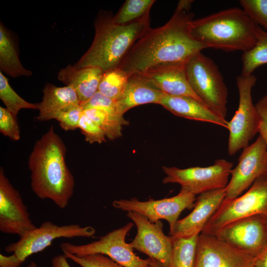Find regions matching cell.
<instances>
[{
	"label": "cell",
	"mask_w": 267,
	"mask_h": 267,
	"mask_svg": "<svg viewBox=\"0 0 267 267\" xmlns=\"http://www.w3.org/2000/svg\"><path fill=\"white\" fill-rule=\"evenodd\" d=\"M225 188L209 191L199 195L193 209L187 216L178 220L170 233L172 239L199 235L221 205Z\"/></svg>",
	"instance_id": "e0dca14e"
},
{
	"label": "cell",
	"mask_w": 267,
	"mask_h": 267,
	"mask_svg": "<svg viewBox=\"0 0 267 267\" xmlns=\"http://www.w3.org/2000/svg\"><path fill=\"white\" fill-rule=\"evenodd\" d=\"M239 3L250 18L267 32V0H240Z\"/></svg>",
	"instance_id": "f546056e"
},
{
	"label": "cell",
	"mask_w": 267,
	"mask_h": 267,
	"mask_svg": "<svg viewBox=\"0 0 267 267\" xmlns=\"http://www.w3.org/2000/svg\"><path fill=\"white\" fill-rule=\"evenodd\" d=\"M27 267H39L34 262H31Z\"/></svg>",
	"instance_id": "b9f144b4"
},
{
	"label": "cell",
	"mask_w": 267,
	"mask_h": 267,
	"mask_svg": "<svg viewBox=\"0 0 267 267\" xmlns=\"http://www.w3.org/2000/svg\"><path fill=\"white\" fill-rule=\"evenodd\" d=\"M255 267H267V245L255 258Z\"/></svg>",
	"instance_id": "f35d334b"
},
{
	"label": "cell",
	"mask_w": 267,
	"mask_h": 267,
	"mask_svg": "<svg viewBox=\"0 0 267 267\" xmlns=\"http://www.w3.org/2000/svg\"><path fill=\"white\" fill-rule=\"evenodd\" d=\"M0 69L12 78L32 74L21 64L14 39L2 22L0 24Z\"/></svg>",
	"instance_id": "603a6c76"
},
{
	"label": "cell",
	"mask_w": 267,
	"mask_h": 267,
	"mask_svg": "<svg viewBox=\"0 0 267 267\" xmlns=\"http://www.w3.org/2000/svg\"><path fill=\"white\" fill-rule=\"evenodd\" d=\"M185 69L195 94L214 114L226 120L228 89L214 60L199 52L185 61Z\"/></svg>",
	"instance_id": "5b68a950"
},
{
	"label": "cell",
	"mask_w": 267,
	"mask_h": 267,
	"mask_svg": "<svg viewBox=\"0 0 267 267\" xmlns=\"http://www.w3.org/2000/svg\"><path fill=\"white\" fill-rule=\"evenodd\" d=\"M192 12L176 8L163 26L150 28L133 44L118 68L129 76L143 73L160 64L185 62L207 47L193 39L188 28Z\"/></svg>",
	"instance_id": "6da1fadb"
},
{
	"label": "cell",
	"mask_w": 267,
	"mask_h": 267,
	"mask_svg": "<svg viewBox=\"0 0 267 267\" xmlns=\"http://www.w3.org/2000/svg\"><path fill=\"white\" fill-rule=\"evenodd\" d=\"M103 72L96 67L78 68L70 64L59 71L57 79L75 89L81 105L98 91Z\"/></svg>",
	"instance_id": "d6986e66"
},
{
	"label": "cell",
	"mask_w": 267,
	"mask_h": 267,
	"mask_svg": "<svg viewBox=\"0 0 267 267\" xmlns=\"http://www.w3.org/2000/svg\"><path fill=\"white\" fill-rule=\"evenodd\" d=\"M78 129L89 143H101L106 141V137L100 127L88 117L83 112L80 118Z\"/></svg>",
	"instance_id": "d6a6232c"
},
{
	"label": "cell",
	"mask_w": 267,
	"mask_h": 267,
	"mask_svg": "<svg viewBox=\"0 0 267 267\" xmlns=\"http://www.w3.org/2000/svg\"><path fill=\"white\" fill-rule=\"evenodd\" d=\"M191 0H181L178 2L177 9L189 12V9L191 7V4L193 2Z\"/></svg>",
	"instance_id": "ab89813d"
},
{
	"label": "cell",
	"mask_w": 267,
	"mask_h": 267,
	"mask_svg": "<svg viewBox=\"0 0 267 267\" xmlns=\"http://www.w3.org/2000/svg\"><path fill=\"white\" fill-rule=\"evenodd\" d=\"M154 0H127L113 16L114 21L127 24L135 21L149 13Z\"/></svg>",
	"instance_id": "83f0119b"
},
{
	"label": "cell",
	"mask_w": 267,
	"mask_h": 267,
	"mask_svg": "<svg viewBox=\"0 0 267 267\" xmlns=\"http://www.w3.org/2000/svg\"><path fill=\"white\" fill-rule=\"evenodd\" d=\"M148 267H165L158 261L148 258Z\"/></svg>",
	"instance_id": "60d3db41"
},
{
	"label": "cell",
	"mask_w": 267,
	"mask_h": 267,
	"mask_svg": "<svg viewBox=\"0 0 267 267\" xmlns=\"http://www.w3.org/2000/svg\"><path fill=\"white\" fill-rule=\"evenodd\" d=\"M257 40L249 51L243 52L241 75H250L258 67L267 64V32L259 26L257 32Z\"/></svg>",
	"instance_id": "cb8c5ba5"
},
{
	"label": "cell",
	"mask_w": 267,
	"mask_h": 267,
	"mask_svg": "<svg viewBox=\"0 0 267 267\" xmlns=\"http://www.w3.org/2000/svg\"><path fill=\"white\" fill-rule=\"evenodd\" d=\"M0 132L13 141H18L20 137L17 117L2 106H0Z\"/></svg>",
	"instance_id": "836d02e7"
},
{
	"label": "cell",
	"mask_w": 267,
	"mask_h": 267,
	"mask_svg": "<svg viewBox=\"0 0 267 267\" xmlns=\"http://www.w3.org/2000/svg\"><path fill=\"white\" fill-rule=\"evenodd\" d=\"M83 112V108L80 105L60 112L54 119L59 122L60 127L64 130H75L78 128Z\"/></svg>",
	"instance_id": "e575fe53"
},
{
	"label": "cell",
	"mask_w": 267,
	"mask_h": 267,
	"mask_svg": "<svg viewBox=\"0 0 267 267\" xmlns=\"http://www.w3.org/2000/svg\"><path fill=\"white\" fill-rule=\"evenodd\" d=\"M0 98L5 108L16 117L22 109H38V108L37 103L28 102L15 92L1 71H0Z\"/></svg>",
	"instance_id": "f1b7e54d"
},
{
	"label": "cell",
	"mask_w": 267,
	"mask_h": 267,
	"mask_svg": "<svg viewBox=\"0 0 267 267\" xmlns=\"http://www.w3.org/2000/svg\"><path fill=\"white\" fill-rule=\"evenodd\" d=\"M129 75L117 67L103 72L98 91L115 100H119L125 91Z\"/></svg>",
	"instance_id": "4316f807"
},
{
	"label": "cell",
	"mask_w": 267,
	"mask_h": 267,
	"mask_svg": "<svg viewBox=\"0 0 267 267\" xmlns=\"http://www.w3.org/2000/svg\"><path fill=\"white\" fill-rule=\"evenodd\" d=\"M239 92V104L234 116L228 122V153L233 155L247 146L259 133L260 117L253 104L251 91L257 78L253 74L240 75L236 78Z\"/></svg>",
	"instance_id": "8992f818"
},
{
	"label": "cell",
	"mask_w": 267,
	"mask_h": 267,
	"mask_svg": "<svg viewBox=\"0 0 267 267\" xmlns=\"http://www.w3.org/2000/svg\"><path fill=\"white\" fill-rule=\"evenodd\" d=\"M67 259L64 254L55 256L52 259L51 267H71Z\"/></svg>",
	"instance_id": "74e56055"
},
{
	"label": "cell",
	"mask_w": 267,
	"mask_h": 267,
	"mask_svg": "<svg viewBox=\"0 0 267 267\" xmlns=\"http://www.w3.org/2000/svg\"><path fill=\"white\" fill-rule=\"evenodd\" d=\"M83 113L100 127L110 140L120 137L123 127L129 124L123 117H117L96 108L83 109Z\"/></svg>",
	"instance_id": "d4e9b609"
},
{
	"label": "cell",
	"mask_w": 267,
	"mask_h": 267,
	"mask_svg": "<svg viewBox=\"0 0 267 267\" xmlns=\"http://www.w3.org/2000/svg\"><path fill=\"white\" fill-rule=\"evenodd\" d=\"M185 62L160 64L138 74L165 94L190 97L205 105L190 86L186 75Z\"/></svg>",
	"instance_id": "ac0fdd59"
},
{
	"label": "cell",
	"mask_w": 267,
	"mask_h": 267,
	"mask_svg": "<svg viewBox=\"0 0 267 267\" xmlns=\"http://www.w3.org/2000/svg\"><path fill=\"white\" fill-rule=\"evenodd\" d=\"M258 27L243 9L231 8L193 20L188 31L207 48L243 53L255 45Z\"/></svg>",
	"instance_id": "277c9868"
},
{
	"label": "cell",
	"mask_w": 267,
	"mask_h": 267,
	"mask_svg": "<svg viewBox=\"0 0 267 267\" xmlns=\"http://www.w3.org/2000/svg\"><path fill=\"white\" fill-rule=\"evenodd\" d=\"M113 16L104 10L98 14L92 43L74 65L76 67H96L103 72L118 67L133 44L150 28L149 13L127 24L116 23Z\"/></svg>",
	"instance_id": "3957f363"
},
{
	"label": "cell",
	"mask_w": 267,
	"mask_h": 267,
	"mask_svg": "<svg viewBox=\"0 0 267 267\" xmlns=\"http://www.w3.org/2000/svg\"><path fill=\"white\" fill-rule=\"evenodd\" d=\"M159 104L176 116L228 129V121L221 118L204 104L192 97L165 94Z\"/></svg>",
	"instance_id": "ffe728a7"
},
{
	"label": "cell",
	"mask_w": 267,
	"mask_h": 267,
	"mask_svg": "<svg viewBox=\"0 0 267 267\" xmlns=\"http://www.w3.org/2000/svg\"><path fill=\"white\" fill-rule=\"evenodd\" d=\"M19 192L0 169V231L19 237L36 228Z\"/></svg>",
	"instance_id": "9a60e30c"
},
{
	"label": "cell",
	"mask_w": 267,
	"mask_h": 267,
	"mask_svg": "<svg viewBox=\"0 0 267 267\" xmlns=\"http://www.w3.org/2000/svg\"><path fill=\"white\" fill-rule=\"evenodd\" d=\"M199 235L173 239L172 267H194Z\"/></svg>",
	"instance_id": "484cf974"
},
{
	"label": "cell",
	"mask_w": 267,
	"mask_h": 267,
	"mask_svg": "<svg viewBox=\"0 0 267 267\" xmlns=\"http://www.w3.org/2000/svg\"><path fill=\"white\" fill-rule=\"evenodd\" d=\"M65 257L82 267H123L108 256L101 254H94L84 256H77L63 253Z\"/></svg>",
	"instance_id": "4dcf8cb0"
},
{
	"label": "cell",
	"mask_w": 267,
	"mask_h": 267,
	"mask_svg": "<svg viewBox=\"0 0 267 267\" xmlns=\"http://www.w3.org/2000/svg\"><path fill=\"white\" fill-rule=\"evenodd\" d=\"M65 143L51 126L35 143L29 157L31 186L41 199L65 208L74 190L75 179L65 160Z\"/></svg>",
	"instance_id": "7a4b0ae2"
},
{
	"label": "cell",
	"mask_w": 267,
	"mask_h": 267,
	"mask_svg": "<svg viewBox=\"0 0 267 267\" xmlns=\"http://www.w3.org/2000/svg\"><path fill=\"white\" fill-rule=\"evenodd\" d=\"M255 106L261 120L259 133L267 146V94L261 98Z\"/></svg>",
	"instance_id": "d590c367"
},
{
	"label": "cell",
	"mask_w": 267,
	"mask_h": 267,
	"mask_svg": "<svg viewBox=\"0 0 267 267\" xmlns=\"http://www.w3.org/2000/svg\"><path fill=\"white\" fill-rule=\"evenodd\" d=\"M267 174V146L259 135L256 141L243 149L238 163L230 173L222 202L242 194L261 176Z\"/></svg>",
	"instance_id": "8fae6325"
},
{
	"label": "cell",
	"mask_w": 267,
	"mask_h": 267,
	"mask_svg": "<svg viewBox=\"0 0 267 267\" xmlns=\"http://www.w3.org/2000/svg\"><path fill=\"white\" fill-rule=\"evenodd\" d=\"M43 92L42 101L37 103L39 113L36 118L39 121L54 119L60 112L80 105L78 95L71 86L59 87L47 83Z\"/></svg>",
	"instance_id": "44dd1931"
},
{
	"label": "cell",
	"mask_w": 267,
	"mask_h": 267,
	"mask_svg": "<svg viewBox=\"0 0 267 267\" xmlns=\"http://www.w3.org/2000/svg\"><path fill=\"white\" fill-rule=\"evenodd\" d=\"M81 106L83 109L96 108L117 117H123L117 100L108 97L99 91H97L91 98Z\"/></svg>",
	"instance_id": "1f68e13d"
},
{
	"label": "cell",
	"mask_w": 267,
	"mask_h": 267,
	"mask_svg": "<svg viewBox=\"0 0 267 267\" xmlns=\"http://www.w3.org/2000/svg\"><path fill=\"white\" fill-rule=\"evenodd\" d=\"M165 94L142 75L135 73L129 76L124 93L117 101L124 115L128 110L138 105L159 104Z\"/></svg>",
	"instance_id": "7402d4cb"
},
{
	"label": "cell",
	"mask_w": 267,
	"mask_h": 267,
	"mask_svg": "<svg viewBox=\"0 0 267 267\" xmlns=\"http://www.w3.org/2000/svg\"><path fill=\"white\" fill-rule=\"evenodd\" d=\"M255 258L210 234H199L194 267H255Z\"/></svg>",
	"instance_id": "2e32d148"
},
{
	"label": "cell",
	"mask_w": 267,
	"mask_h": 267,
	"mask_svg": "<svg viewBox=\"0 0 267 267\" xmlns=\"http://www.w3.org/2000/svg\"><path fill=\"white\" fill-rule=\"evenodd\" d=\"M255 215L267 217V174L258 178L243 195L222 202L202 233L212 234L231 222Z\"/></svg>",
	"instance_id": "9c48e42d"
},
{
	"label": "cell",
	"mask_w": 267,
	"mask_h": 267,
	"mask_svg": "<svg viewBox=\"0 0 267 267\" xmlns=\"http://www.w3.org/2000/svg\"><path fill=\"white\" fill-rule=\"evenodd\" d=\"M133 225V222H129L88 244L76 245L64 242L60 244V247L63 253L79 257L101 254L123 267H148V259H142L137 256L130 243L126 241V236Z\"/></svg>",
	"instance_id": "ba28073f"
},
{
	"label": "cell",
	"mask_w": 267,
	"mask_h": 267,
	"mask_svg": "<svg viewBox=\"0 0 267 267\" xmlns=\"http://www.w3.org/2000/svg\"><path fill=\"white\" fill-rule=\"evenodd\" d=\"M210 234L256 258L267 245V217L255 215L240 219Z\"/></svg>",
	"instance_id": "4fadbf2b"
},
{
	"label": "cell",
	"mask_w": 267,
	"mask_h": 267,
	"mask_svg": "<svg viewBox=\"0 0 267 267\" xmlns=\"http://www.w3.org/2000/svg\"><path fill=\"white\" fill-rule=\"evenodd\" d=\"M127 217L135 225L136 234L130 243L133 249L159 262L165 267H172L173 239L164 234L161 221L151 222L134 212H127Z\"/></svg>",
	"instance_id": "5bb4252c"
},
{
	"label": "cell",
	"mask_w": 267,
	"mask_h": 267,
	"mask_svg": "<svg viewBox=\"0 0 267 267\" xmlns=\"http://www.w3.org/2000/svg\"><path fill=\"white\" fill-rule=\"evenodd\" d=\"M95 233V229L91 226H81L78 224L59 225L45 221L39 227L19 237L17 241L8 244L4 250L12 253L21 265L29 256L43 251L57 238L91 237Z\"/></svg>",
	"instance_id": "30bf717a"
},
{
	"label": "cell",
	"mask_w": 267,
	"mask_h": 267,
	"mask_svg": "<svg viewBox=\"0 0 267 267\" xmlns=\"http://www.w3.org/2000/svg\"><path fill=\"white\" fill-rule=\"evenodd\" d=\"M233 165L232 162L220 159L206 167L180 169L163 166L162 169L166 177L163 182L178 183L181 186L180 190L195 196L200 195L212 190L225 188Z\"/></svg>",
	"instance_id": "52a82bcc"
},
{
	"label": "cell",
	"mask_w": 267,
	"mask_h": 267,
	"mask_svg": "<svg viewBox=\"0 0 267 267\" xmlns=\"http://www.w3.org/2000/svg\"><path fill=\"white\" fill-rule=\"evenodd\" d=\"M20 266L12 254L10 256L0 254V267H20Z\"/></svg>",
	"instance_id": "8d00e7d4"
},
{
	"label": "cell",
	"mask_w": 267,
	"mask_h": 267,
	"mask_svg": "<svg viewBox=\"0 0 267 267\" xmlns=\"http://www.w3.org/2000/svg\"><path fill=\"white\" fill-rule=\"evenodd\" d=\"M195 196L180 190L178 194L170 198L159 200L150 199L145 201H140L136 198L120 199L114 201L112 205L123 211L137 213L152 222L165 220L169 223L170 233L181 213L185 209L193 208L196 199Z\"/></svg>",
	"instance_id": "7c38bea8"
}]
</instances>
